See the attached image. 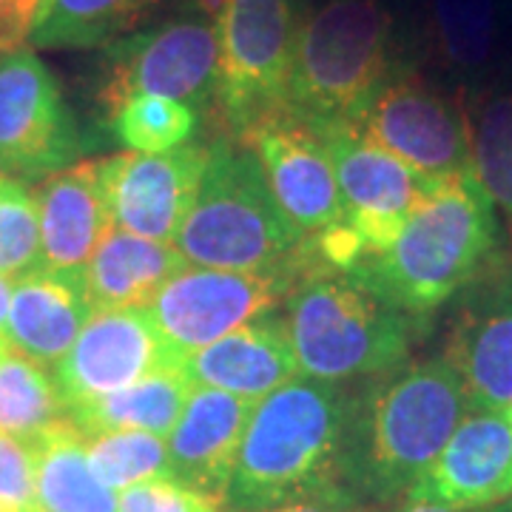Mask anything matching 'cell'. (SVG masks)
I'll return each mask as SVG.
<instances>
[{
	"instance_id": "obj_1",
	"label": "cell",
	"mask_w": 512,
	"mask_h": 512,
	"mask_svg": "<svg viewBox=\"0 0 512 512\" xmlns=\"http://www.w3.org/2000/svg\"><path fill=\"white\" fill-rule=\"evenodd\" d=\"M350 419L353 399L342 384L296 376L276 387L248 416L222 507L262 512L345 487Z\"/></svg>"
},
{
	"instance_id": "obj_2",
	"label": "cell",
	"mask_w": 512,
	"mask_h": 512,
	"mask_svg": "<svg viewBox=\"0 0 512 512\" xmlns=\"http://www.w3.org/2000/svg\"><path fill=\"white\" fill-rule=\"evenodd\" d=\"M470 410L461 379L444 359L390 373L353 402L342 484L367 507H390L436 461Z\"/></svg>"
},
{
	"instance_id": "obj_3",
	"label": "cell",
	"mask_w": 512,
	"mask_h": 512,
	"mask_svg": "<svg viewBox=\"0 0 512 512\" xmlns=\"http://www.w3.org/2000/svg\"><path fill=\"white\" fill-rule=\"evenodd\" d=\"M495 265H501L495 205L476 174H464L436 185L382 254L367 256L350 271L402 311L424 319Z\"/></svg>"
},
{
	"instance_id": "obj_4",
	"label": "cell",
	"mask_w": 512,
	"mask_h": 512,
	"mask_svg": "<svg viewBox=\"0 0 512 512\" xmlns=\"http://www.w3.org/2000/svg\"><path fill=\"white\" fill-rule=\"evenodd\" d=\"M174 245L188 265L217 271L302 279L322 265L313 239L279 208L254 151L228 137L211 143L200 191Z\"/></svg>"
},
{
	"instance_id": "obj_5",
	"label": "cell",
	"mask_w": 512,
	"mask_h": 512,
	"mask_svg": "<svg viewBox=\"0 0 512 512\" xmlns=\"http://www.w3.org/2000/svg\"><path fill=\"white\" fill-rule=\"evenodd\" d=\"M285 328L299 376L342 384L402 370L419 339L421 319L353 271L316 265L285 299Z\"/></svg>"
},
{
	"instance_id": "obj_6",
	"label": "cell",
	"mask_w": 512,
	"mask_h": 512,
	"mask_svg": "<svg viewBox=\"0 0 512 512\" xmlns=\"http://www.w3.org/2000/svg\"><path fill=\"white\" fill-rule=\"evenodd\" d=\"M396 69L382 0H328L299 26L288 109L313 128L359 126Z\"/></svg>"
},
{
	"instance_id": "obj_7",
	"label": "cell",
	"mask_w": 512,
	"mask_h": 512,
	"mask_svg": "<svg viewBox=\"0 0 512 512\" xmlns=\"http://www.w3.org/2000/svg\"><path fill=\"white\" fill-rule=\"evenodd\" d=\"M299 26L296 0H231L217 23V111L234 140L288 106Z\"/></svg>"
},
{
	"instance_id": "obj_8",
	"label": "cell",
	"mask_w": 512,
	"mask_h": 512,
	"mask_svg": "<svg viewBox=\"0 0 512 512\" xmlns=\"http://www.w3.org/2000/svg\"><path fill=\"white\" fill-rule=\"evenodd\" d=\"M220 29L202 18L168 20L106 46L100 106L106 117L137 94L185 103L194 111L217 106Z\"/></svg>"
},
{
	"instance_id": "obj_9",
	"label": "cell",
	"mask_w": 512,
	"mask_h": 512,
	"mask_svg": "<svg viewBox=\"0 0 512 512\" xmlns=\"http://www.w3.org/2000/svg\"><path fill=\"white\" fill-rule=\"evenodd\" d=\"M356 128L427 183L473 174L467 106L413 69L393 72Z\"/></svg>"
},
{
	"instance_id": "obj_10",
	"label": "cell",
	"mask_w": 512,
	"mask_h": 512,
	"mask_svg": "<svg viewBox=\"0 0 512 512\" xmlns=\"http://www.w3.org/2000/svg\"><path fill=\"white\" fill-rule=\"evenodd\" d=\"M86 140L49 66L18 46L0 55V174L46 180L74 165Z\"/></svg>"
},
{
	"instance_id": "obj_11",
	"label": "cell",
	"mask_w": 512,
	"mask_h": 512,
	"mask_svg": "<svg viewBox=\"0 0 512 512\" xmlns=\"http://www.w3.org/2000/svg\"><path fill=\"white\" fill-rule=\"evenodd\" d=\"M296 282L299 276L293 274H245L188 265L165 282L146 308L168 350L183 365L188 353L259 316L276 313Z\"/></svg>"
},
{
	"instance_id": "obj_12",
	"label": "cell",
	"mask_w": 512,
	"mask_h": 512,
	"mask_svg": "<svg viewBox=\"0 0 512 512\" xmlns=\"http://www.w3.org/2000/svg\"><path fill=\"white\" fill-rule=\"evenodd\" d=\"M316 134L333 160L345 225L359 242L365 262L367 256L382 254L439 183H427L393 154L370 143L356 126H325L316 128Z\"/></svg>"
},
{
	"instance_id": "obj_13",
	"label": "cell",
	"mask_w": 512,
	"mask_h": 512,
	"mask_svg": "<svg viewBox=\"0 0 512 512\" xmlns=\"http://www.w3.org/2000/svg\"><path fill=\"white\" fill-rule=\"evenodd\" d=\"M234 143L254 151L279 208L308 239L345 228L336 168L316 128L288 106L259 120Z\"/></svg>"
},
{
	"instance_id": "obj_14",
	"label": "cell",
	"mask_w": 512,
	"mask_h": 512,
	"mask_svg": "<svg viewBox=\"0 0 512 512\" xmlns=\"http://www.w3.org/2000/svg\"><path fill=\"white\" fill-rule=\"evenodd\" d=\"M211 157V143H185L163 154L123 151L103 160V185L114 228L174 242Z\"/></svg>"
},
{
	"instance_id": "obj_15",
	"label": "cell",
	"mask_w": 512,
	"mask_h": 512,
	"mask_svg": "<svg viewBox=\"0 0 512 512\" xmlns=\"http://www.w3.org/2000/svg\"><path fill=\"white\" fill-rule=\"evenodd\" d=\"M168 367H180V359L168 350L148 308H94L72 350L55 367V379L69 413L74 404L123 390Z\"/></svg>"
},
{
	"instance_id": "obj_16",
	"label": "cell",
	"mask_w": 512,
	"mask_h": 512,
	"mask_svg": "<svg viewBox=\"0 0 512 512\" xmlns=\"http://www.w3.org/2000/svg\"><path fill=\"white\" fill-rule=\"evenodd\" d=\"M444 345L470 410L512 407V268L495 265L467 288Z\"/></svg>"
},
{
	"instance_id": "obj_17",
	"label": "cell",
	"mask_w": 512,
	"mask_h": 512,
	"mask_svg": "<svg viewBox=\"0 0 512 512\" xmlns=\"http://www.w3.org/2000/svg\"><path fill=\"white\" fill-rule=\"evenodd\" d=\"M404 498L473 512L512 498V424L507 413L467 410L436 461Z\"/></svg>"
},
{
	"instance_id": "obj_18",
	"label": "cell",
	"mask_w": 512,
	"mask_h": 512,
	"mask_svg": "<svg viewBox=\"0 0 512 512\" xmlns=\"http://www.w3.org/2000/svg\"><path fill=\"white\" fill-rule=\"evenodd\" d=\"M254 404L225 390L194 387L177 427L165 439L171 478L222 504Z\"/></svg>"
},
{
	"instance_id": "obj_19",
	"label": "cell",
	"mask_w": 512,
	"mask_h": 512,
	"mask_svg": "<svg viewBox=\"0 0 512 512\" xmlns=\"http://www.w3.org/2000/svg\"><path fill=\"white\" fill-rule=\"evenodd\" d=\"M180 370L194 387H214L259 402L299 376L285 316H259L217 342L188 353Z\"/></svg>"
},
{
	"instance_id": "obj_20",
	"label": "cell",
	"mask_w": 512,
	"mask_h": 512,
	"mask_svg": "<svg viewBox=\"0 0 512 512\" xmlns=\"http://www.w3.org/2000/svg\"><path fill=\"white\" fill-rule=\"evenodd\" d=\"M92 313L86 268H37L15 282L9 348L55 370Z\"/></svg>"
},
{
	"instance_id": "obj_21",
	"label": "cell",
	"mask_w": 512,
	"mask_h": 512,
	"mask_svg": "<svg viewBox=\"0 0 512 512\" xmlns=\"http://www.w3.org/2000/svg\"><path fill=\"white\" fill-rule=\"evenodd\" d=\"M43 268H86L114 228L103 160L74 163L46 177L35 191Z\"/></svg>"
},
{
	"instance_id": "obj_22",
	"label": "cell",
	"mask_w": 512,
	"mask_h": 512,
	"mask_svg": "<svg viewBox=\"0 0 512 512\" xmlns=\"http://www.w3.org/2000/svg\"><path fill=\"white\" fill-rule=\"evenodd\" d=\"M185 268L188 262L174 242L111 228L86 265V285L94 308H146L165 282Z\"/></svg>"
},
{
	"instance_id": "obj_23",
	"label": "cell",
	"mask_w": 512,
	"mask_h": 512,
	"mask_svg": "<svg viewBox=\"0 0 512 512\" xmlns=\"http://www.w3.org/2000/svg\"><path fill=\"white\" fill-rule=\"evenodd\" d=\"M194 384L185 379L180 367L151 373L123 390L103 393L92 402L69 407V421L83 436H100L111 430H140L168 439L183 416L185 402Z\"/></svg>"
},
{
	"instance_id": "obj_24",
	"label": "cell",
	"mask_w": 512,
	"mask_h": 512,
	"mask_svg": "<svg viewBox=\"0 0 512 512\" xmlns=\"http://www.w3.org/2000/svg\"><path fill=\"white\" fill-rule=\"evenodd\" d=\"M29 444L37 512H117V493L92 473L86 436L72 421H57Z\"/></svg>"
},
{
	"instance_id": "obj_25",
	"label": "cell",
	"mask_w": 512,
	"mask_h": 512,
	"mask_svg": "<svg viewBox=\"0 0 512 512\" xmlns=\"http://www.w3.org/2000/svg\"><path fill=\"white\" fill-rule=\"evenodd\" d=\"M163 0H49L29 32L37 49H100L140 29Z\"/></svg>"
},
{
	"instance_id": "obj_26",
	"label": "cell",
	"mask_w": 512,
	"mask_h": 512,
	"mask_svg": "<svg viewBox=\"0 0 512 512\" xmlns=\"http://www.w3.org/2000/svg\"><path fill=\"white\" fill-rule=\"evenodd\" d=\"M66 416V399L49 367L18 350H0V436L35 441Z\"/></svg>"
},
{
	"instance_id": "obj_27",
	"label": "cell",
	"mask_w": 512,
	"mask_h": 512,
	"mask_svg": "<svg viewBox=\"0 0 512 512\" xmlns=\"http://www.w3.org/2000/svg\"><path fill=\"white\" fill-rule=\"evenodd\" d=\"M467 120L473 174L495 208L512 220V86L481 97Z\"/></svg>"
},
{
	"instance_id": "obj_28",
	"label": "cell",
	"mask_w": 512,
	"mask_h": 512,
	"mask_svg": "<svg viewBox=\"0 0 512 512\" xmlns=\"http://www.w3.org/2000/svg\"><path fill=\"white\" fill-rule=\"evenodd\" d=\"M430 35L453 72H478L495 46V0H430Z\"/></svg>"
},
{
	"instance_id": "obj_29",
	"label": "cell",
	"mask_w": 512,
	"mask_h": 512,
	"mask_svg": "<svg viewBox=\"0 0 512 512\" xmlns=\"http://www.w3.org/2000/svg\"><path fill=\"white\" fill-rule=\"evenodd\" d=\"M109 126L114 140L131 151L163 154L191 143L194 131L200 126V111L168 97L137 94L128 97L114 114H109Z\"/></svg>"
},
{
	"instance_id": "obj_30",
	"label": "cell",
	"mask_w": 512,
	"mask_h": 512,
	"mask_svg": "<svg viewBox=\"0 0 512 512\" xmlns=\"http://www.w3.org/2000/svg\"><path fill=\"white\" fill-rule=\"evenodd\" d=\"M86 456L94 476L114 493H123L134 484L154 478H171L165 439L140 430H111L100 436H86Z\"/></svg>"
},
{
	"instance_id": "obj_31",
	"label": "cell",
	"mask_w": 512,
	"mask_h": 512,
	"mask_svg": "<svg viewBox=\"0 0 512 512\" xmlns=\"http://www.w3.org/2000/svg\"><path fill=\"white\" fill-rule=\"evenodd\" d=\"M37 268H43V248L35 194L0 174V276L18 282Z\"/></svg>"
},
{
	"instance_id": "obj_32",
	"label": "cell",
	"mask_w": 512,
	"mask_h": 512,
	"mask_svg": "<svg viewBox=\"0 0 512 512\" xmlns=\"http://www.w3.org/2000/svg\"><path fill=\"white\" fill-rule=\"evenodd\" d=\"M117 512H225V507L174 478H154L123 490Z\"/></svg>"
},
{
	"instance_id": "obj_33",
	"label": "cell",
	"mask_w": 512,
	"mask_h": 512,
	"mask_svg": "<svg viewBox=\"0 0 512 512\" xmlns=\"http://www.w3.org/2000/svg\"><path fill=\"white\" fill-rule=\"evenodd\" d=\"M0 512H35L32 444L12 436H0Z\"/></svg>"
},
{
	"instance_id": "obj_34",
	"label": "cell",
	"mask_w": 512,
	"mask_h": 512,
	"mask_svg": "<svg viewBox=\"0 0 512 512\" xmlns=\"http://www.w3.org/2000/svg\"><path fill=\"white\" fill-rule=\"evenodd\" d=\"M262 512H376L373 507L362 504L356 495L345 490V487H330L322 493L308 495V498H299L291 504H282V507H271V510Z\"/></svg>"
},
{
	"instance_id": "obj_35",
	"label": "cell",
	"mask_w": 512,
	"mask_h": 512,
	"mask_svg": "<svg viewBox=\"0 0 512 512\" xmlns=\"http://www.w3.org/2000/svg\"><path fill=\"white\" fill-rule=\"evenodd\" d=\"M26 37H29V32L20 20L18 0H0V55L23 46Z\"/></svg>"
},
{
	"instance_id": "obj_36",
	"label": "cell",
	"mask_w": 512,
	"mask_h": 512,
	"mask_svg": "<svg viewBox=\"0 0 512 512\" xmlns=\"http://www.w3.org/2000/svg\"><path fill=\"white\" fill-rule=\"evenodd\" d=\"M15 282L0 276V350L9 348V305H12Z\"/></svg>"
},
{
	"instance_id": "obj_37",
	"label": "cell",
	"mask_w": 512,
	"mask_h": 512,
	"mask_svg": "<svg viewBox=\"0 0 512 512\" xmlns=\"http://www.w3.org/2000/svg\"><path fill=\"white\" fill-rule=\"evenodd\" d=\"M191 3V9L200 15L202 20H208V23H220L222 15L228 12V6H231V0H188Z\"/></svg>"
},
{
	"instance_id": "obj_38",
	"label": "cell",
	"mask_w": 512,
	"mask_h": 512,
	"mask_svg": "<svg viewBox=\"0 0 512 512\" xmlns=\"http://www.w3.org/2000/svg\"><path fill=\"white\" fill-rule=\"evenodd\" d=\"M387 512H473V510H453V507H441V504H430V501L402 498V501L390 504Z\"/></svg>"
},
{
	"instance_id": "obj_39",
	"label": "cell",
	"mask_w": 512,
	"mask_h": 512,
	"mask_svg": "<svg viewBox=\"0 0 512 512\" xmlns=\"http://www.w3.org/2000/svg\"><path fill=\"white\" fill-rule=\"evenodd\" d=\"M49 6V0H18V9H20V20H23V26H26V32H32V26L37 23V18L43 15V9ZM29 40V37H26Z\"/></svg>"
},
{
	"instance_id": "obj_40",
	"label": "cell",
	"mask_w": 512,
	"mask_h": 512,
	"mask_svg": "<svg viewBox=\"0 0 512 512\" xmlns=\"http://www.w3.org/2000/svg\"><path fill=\"white\" fill-rule=\"evenodd\" d=\"M484 512H512V498H507V501H501V504H495V507Z\"/></svg>"
},
{
	"instance_id": "obj_41",
	"label": "cell",
	"mask_w": 512,
	"mask_h": 512,
	"mask_svg": "<svg viewBox=\"0 0 512 512\" xmlns=\"http://www.w3.org/2000/svg\"><path fill=\"white\" fill-rule=\"evenodd\" d=\"M507 419H510V424H512V407H510V410H507Z\"/></svg>"
},
{
	"instance_id": "obj_42",
	"label": "cell",
	"mask_w": 512,
	"mask_h": 512,
	"mask_svg": "<svg viewBox=\"0 0 512 512\" xmlns=\"http://www.w3.org/2000/svg\"><path fill=\"white\" fill-rule=\"evenodd\" d=\"M35 512H37V510H35Z\"/></svg>"
}]
</instances>
